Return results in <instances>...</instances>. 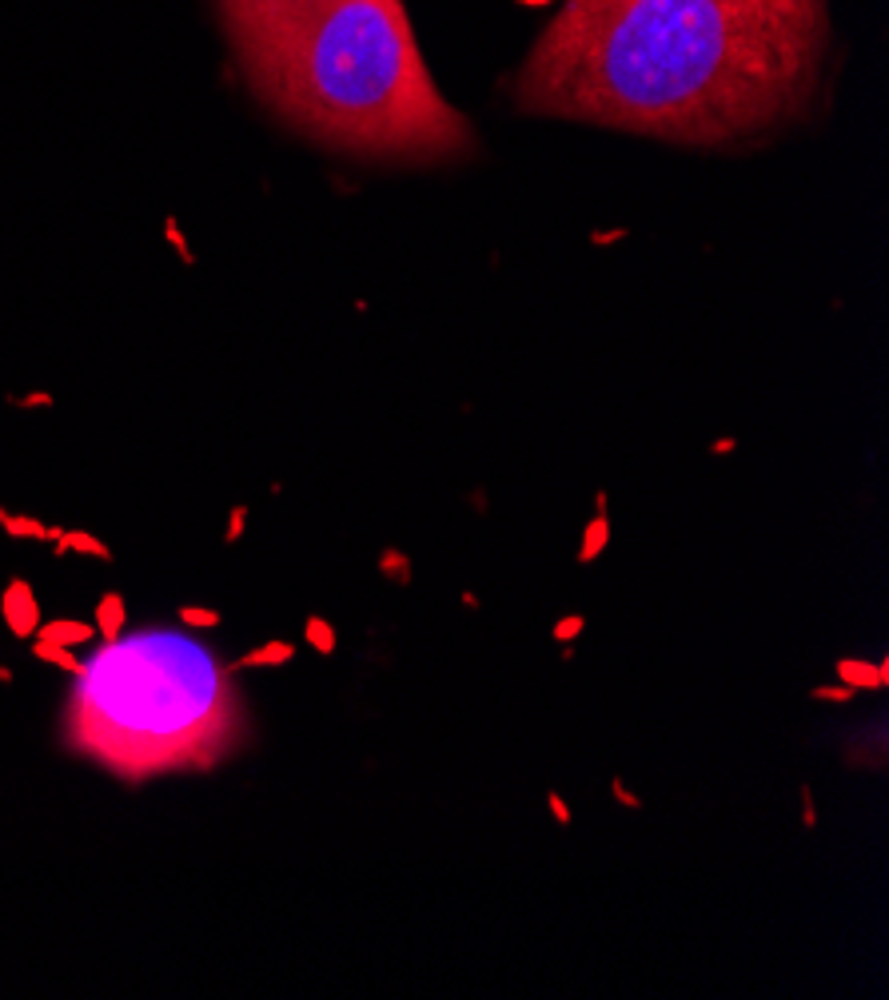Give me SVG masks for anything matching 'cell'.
I'll return each instance as SVG.
<instances>
[{"label": "cell", "mask_w": 889, "mask_h": 1000, "mask_svg": "<svg viewBox=\"0 0 889 1000\" xmlns=\"http://www.w3.org/2000/svg\"><path fill=\"white\" fill-rule=\"evenodd\" d=\"M830 0H558L511 80L531 116L722 148L802 116Z\"/></svg>", "instance_id": "cell-1"}, {"label": "cell", "mask_w": 889, "mask_h": 1000, "mask_svg": "<svg viewBox=\"0 0 889 1000\" xmlns=\"http://www.w3.org/2000/svg\"><path fill=\"white\" fill-rule=\"evenodd\" d=\"M227 41L264 108L323 148L376 164H443L475 148L403 0H311Z\"/></svg>", "instance_id": "cell-2"}, {"label": "cell", "mask_w": 889, "mask_h": 1000, "mask_svg": "<svg viewBox=\"0 0 889 1000\" xmlns=\"http://www.w3.org/2000/svg\"><path fill=\"white\" fill-rule=\"evenodd\" d=\"M244 705L236 674L176 630L104 642L76 674L65 745L120 781L208 774L240 745Z\"/></svg>", "instance_id": "cell-3"}, {"label": "cell", "mask_w": 889, "mask_h": 1000, "mask_svg": "<svg viewBox=\"0 0 889 1000\" xmlns=\"http://www.w3.org/2000/svg\"><path fill=\"white\" fill-rule=\"evenodd\" d=\"M0 618L4 626L12 630V638L29 642L41 626V598L29 586V578H12L4 590H0Z\"/></svg>", "instance_id": "cell-4"}, {"label": "cell", "mask_w": 889, "mask_h": 1000, "mask_svg": "<svg viewBox=\"0 0 889 1000\" xmlns=\"http://www.w3.org/2000/svg\"><path fill=\"white\" fill-rule=\"evenodd\" d=\"M215 4H220L224 29L227 33H236L244 24H256V21H268V16H279V12L303 9L311 0H215Z\"/></svg>", "instance_id": "cell-5"}, {"label": "cell", "mask_w": 889, "mask_h": 1000, "mask_svg": "<svg viewBox=\"0 0 889 1000\" xmlns=\"http://www.w3.org/2000/svg\"><path fill=\"white\" fill-rule=\"evenodd\" d=\"M834 678L849 690H886L889 686V662H862V658H842L834 666Z\"/></svg>", "instance_id": "cell-6"}, {"label": "cell", "mask_w": 889, "mask_h": 1000, "mask_svg": "<svg viewBox=\"0 0 889 1000\" xmlns=\"http://www.w3.org/2000/svg\"><path fill=\"white\" fill-rule=\"evenodd\" d=\"M291 658H296V642L271 638V642H264V646H256V649H247V654H240L236 662H227V670H232V674H244V670H271V666H288Z\"/></svg>", "instance_id": "cell-7"}, {"label": "cell", "mask_w": 889, "mask_h": 1000, "mask_svg": "<svg viewBox=\"0 0 889 1000\" xmlns=\"http://www.w3.org/2000/svg\"><path fill=\"white\" fill-rule=\"evenodd\" d=\"M33 638L53 642V646L76 649V646H85V642H97V626H88V622H76V618H56V622H41Z\"/></svg>", "instance_id": "cell-8"}, {"label": "cell", "mask_w": 889, "mask_h": 1000, "mask_svg": "<svg viewBox=\"0 0 889 1000\" xmlns=\"http://www.w3.org/2000/svg\"><path fill=\"white\" fill-rule=\"evenodd\" d=\"M124 626H129V602H124V595H120V590H108V595H100V602H97V634H100V642H116L120 634H124Z\"/></svg>", "instance_id": "cell-9"}, {"label": "cell", "mask_w": 889, "mask_h": 1000, "mask_svg": "<svg viewBox=\"0 0 889 1000\" xmlns=\"http://www.w3.org/2000/svg\"><path fill=\"white\" fill-rule=\"evenodd\" d=\"M56 558H65V554H88V558H100V563H112V546L104 543V538H97V534L88 531H65L60 534V543L53 546Z\"/></svg>", "instance_id": "cell-10"}, {"label": "cell", "mask_w": 889, "mask_h": 1000, "mask_svg": "<svg viewBox=\"0 0 889 1000\" xmlns=\"http://www.w3.org/2000/svg\"><path fill=\"white\" fill-rule=\"evenodd\" d=\"M611 546V514L607 511H599V514H590V522H587V531H582V543H579V563L587 566V563H594L602 551Z\"/></svg>", "instance_id": "cell-11"}, {"label": "cell", "mask_w": 889, "mask_h": 1000, "mask_svg": "<svg viewBox=\"0 0 889 1000\" xmlns=\"http://www.w3.org/2000/svg\"><path fill=\"white\" fill-rule=\"evenodd\" d=\"M0 531L9 538H29V543H48V526L36 514H12L0 507Z\"/></svg>", "instance_id": "cell-12"}, {"label": "cell", "mask_w": 889, "mask_h": 1000, "mask_svg": "<svg viewBox=\"0 0 889 1000\" xmlns=\"http://www.w3.org/2000/svg\"><path fill=\"white\" fill-rule=\"evenodd\" d=\"M303 638H308V646L315 649V654H335V646H340V634H335V626L327 622L323 614H311L308 622H303Z\"/></svg>", "instance_id": "cell-13"}, {"label": "cell", "mask_w": 889, "mask_h": 1000, "mask_svg": "<svg viewBox=\"0 0 889 1000\" xmlns=\"http://www.w3.org/2000/svg\"><path fill=\"white\" fill-rule=\"evenodd\" d=\"M33 658L48 662V666H56V670L73 674V678H76L80 670H85V662L76 658V654H73L68 646H53V642H41V638L33 642Z\"/></svg>", "instance_id": "cell-14"}, {"label": "cell", "mask_w": 889, "mask_h": 1000, "mask_svg": "<svg viewBox=\"0 0 889 1000\" xmlns=\"http://www.w3.org/2000/svg\"><path fill=\"white\" fill-rule=\"evenodd\" d=\"M379 575L391 578L396 586H408L411 575H415V566H411V558L399 546H384V554H379Z\"/></svg>", "instance_id": "cell-15"}, {"label": "cell", "mask_w": 889, "mask_h": 1000, "mask_svg": "<svg viewBox=\"0 0 889 1000\" xmlns=\"http://www.w3.org/2000/svg\"><path fill=\"white\" fill-rule=\"evenodd\" d=\"M180 614V622L188 630H215L224 618H220V610H212V607H196V602H188V607H180L176 610Z\"/></svg>", "instance_id": "cell-16"}, {"label": "cell", "mask_w": 889, "mask_h": 1000, "mask_svg": "<svg viewBox=\"0 0 889 1000\" xmlns=\"http://www.w3.org/2000/svg\"><path fill=\"white\" fill-rule=\"evenodd\" d=\"M582 630H587V618H582V614H563L555 626H551V638L563 642V646H570V642L582 638Z\"/></svg>", "instance_id": "cell-17"}, {"label": "cell", "mask_w": 889, "mask_h": 1000, "mask_svg": "<svg viewBox=\"0 0 889 1000\" xmlns=\"http://www.w3.org/2000/svg\"><path fill=\"white\" fill-rule=\"evenodd\" d=\"M854 693L857 690H849V686H842V681H837V686H814V690H810V698H814V702H830V705H849V702H854Z\"/></svg>", "instance_id": "cell-18"}, {"label": "cell", "mask_w": 889, "mask_h": 1000, "mask_svg": "<svg viewBox=\"0 0 889 1000\" xmlns=\"http://www.w3.org/2000/svg\"><path fill=\"white\" fill-rule=\"evenodd\" d=\"M247 531V507H236V511L227 514V526H224V546H236L240 538H244Z\"/></svg>", "instance_id": "cell-19"}, {"label": "cell", "mask_w": 889, "mask_h": 1000, "mask_svg": "<svg viewBox=\"0 0 889 1000\" xmlns=\"http://www.w3.org/2000/svg\"><path fill=\"white\" fill-rule=\"evenodd\" d=\"M802 825H805V830H810V833H814V830H818V809H814V789H810V786H805V781H802Z\"/></svg>", "instance_id": "cell-20"}, {"label": "cell", "mask_w": 889, "mask_h": 1000, "mask_svg": "<svg viewBox=\"0 0 889 1000\" xmlns=\"http://www.w3.org/2000/svg\"><path fill=\"white\" fill-rule=\"evenodd\" d=\"M611 793L619 798V805H622V809H643V798H638V793H631V789L622 786V777H611Z\"/></svg>", "instance_id": "cell-21"}, {"label": "cell", "mask_w": 889, "mask_h": 1000, "mask_svg": "<svg viewBox=\"0 0 889 1000\" xmlns=\"http://www.w3.org/2000/svg\"><path fill=\"white\" fill-rule=\"evenodd\" d=\"M547 809H551V813H555V821H558V825H570V821H575V813H570V805H567V801H563V793H555V789H551V793H547Z\"/></svg>", "instance_id": "cell-22"}, {"label": "cell", "mask_w": 889, "mask_h": 1000, "mask_svg": "<svg viewBox=\"0 0 889 1000\" xmlns=\"http://www.w3.org/2000/svg\"><path fill=\"white\" fill-rule=\"evenodd\" d=\"M0 681H4V686H12V670H9V666H0Z\"/></svg>", "instance_id": "cell-23"}]
</instances>
